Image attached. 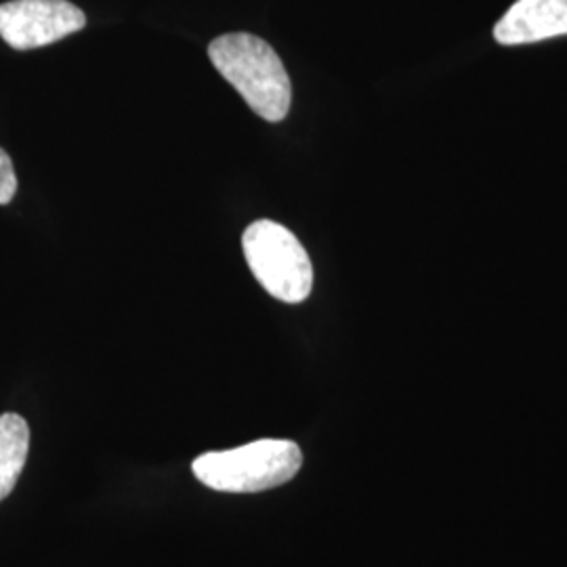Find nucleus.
<instances>
[{"label": "nucleus", "mask_w": 567, "mask_h": 567, "mask_svg": "<svg viewBox=\"0 0 567 567\" xmlns=\"http://www.w3.org/2000/svg\"><path fill=\"white\" fill-rule=\"evenodd\" d=\"M303 465V452L290 440H259L246 446L206 452L192 463L204 486L229 494H255L288 484Z\"/></svg>", "instance_id": "f03ea898"}, {"label": "nucleus", "mask_w": 567, "mask_h": 567, "mask_svg": "<svg viewBox=\"0 0 567 567\" xmlns=\"http://www.w3.org/2000/svg\"><path fill=\"white\" fill-rule=\"evenodd\" d=\"M208 58L257 116L267 122L286 118L292 84L269 42L246 32L224 34L208 44Z\"/></svg>", "instance_id": "f257e3e1"}, {"label": "nucleus", "mask_w": 567, "mask_h": 567, "mask_svg": "<svg viewBox=\"0 0 567 567\" xmlns=\"http://www.w3.org/2000/svg\"><path fill=\"white\" fill-rule=\"evenodd\" d=\"M243 250L257 282L284 303H303L313 288V265L284 225L259 219L243 234Z\"/></svg>", "instance_id": "7ed1b4c3"}, {"label": "nucleus", "mask_w": 567, "mask_h": 567, "mask_svg": "<svg viewBox=\"0 0 567 567\" xmlns=\"http://www.w3.org/2000/svg\"><path fill=\"white\" fill-rule=\"evenodd\" d=\"M30 426L20 414L0 416V501H4L20 480L28 461Z\"/></svg>", "instance_id": "423d86ee"}, {"label": "nucleus", "mask_w": 567, "mask_h": 567, "mask_svg": "<svg viewBox=\"0 0 567 567\" xmlns=\"http://www.w3.org/2000/svg\"><path fill=\"white\" fill-rule=\"evenodd\" d=\"M86 16L68 0H9L0 4V39L30 51L81 32Z\"/></svg>", "instance_id": "20e7f679"}, {"label": "nucleus", "mask_w": 567, "mask_h": 567, "mask_svg": "<svg viewBox=\"0 0 567 567\" xmlns=\"http://www.w3.org/2000/svg\"><path fill=\"white\" fill-rule=\"evenodd\" d=\"M18 192L16 168L4 150H0V204H9Z\"/></svg>", "instance_id": "0eeeda50"}, {"label": "nucleus", "mask_w": 567, "mask_h": 567, "mask_svg": "<svg viewBox=\"0 0 567 567\" xmlns=\"http://www.w3.org/2000/svg\"><path fill=\"white\" fill-rule=\"evenodd\" d=\"M567 34V0H517L494 25L501 44H532Z\"/></svg>", "instance_id": "39448f33"}]
</instances>
